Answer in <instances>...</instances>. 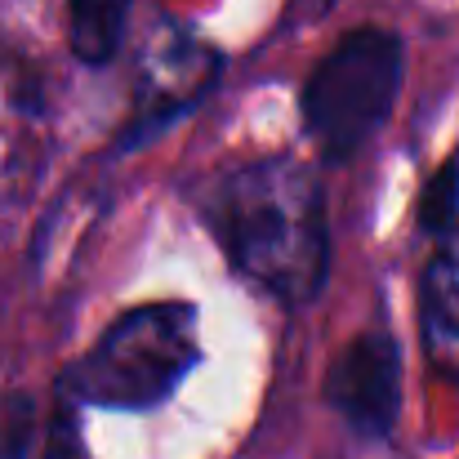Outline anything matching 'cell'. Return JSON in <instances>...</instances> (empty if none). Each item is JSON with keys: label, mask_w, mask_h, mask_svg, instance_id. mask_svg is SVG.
I'll return each mask as SVG.
<instances>
[{"label": "cell", "mask_w": 459, "mask_h": 459, "mask_svg": "<svg viewBox=\"0 0 459 459\" xmlns=\"http://www.w3.org/2000/svg\"><path fill=\"white\" fill-rule=\"evenodd\" d=\"M201 210L237 273L286 304H307L330 268L325 196L295 156H259L205 187Z\"/></svg>", "instance_id": "1"}, {"label": "cell", "mask_w": 459, "mask_h": 459, "mask_svg": "<svg viewBox=\"0 0 459 459\" xmlns=\"http://www.w3.org/2000/svg\"><path fill=\"white\" fill-rule=\"evenodd\" d=\"M196 361V307L165 299L130 307L63 375V397L103 411H152L192 375Z\"/></svg>", "instance_id": "2"}, {"label": "cell", "mask_w": 459, "mask_h": 459, "mask_svg": "<svg viewBox=\"0 0 459 459\" xmlns=\"http://www.w3.org/2000/svg\"><path fill=\"white\" fill-rule=\"evenodd\" d=\"M406 49L384 27L348 31L307 76L304 85V134L330 160L361 152L370 134L388 121L402 90Z\"/></svg>", "instance_id": "3"}, {"label": "cell", "mask_w": 459, "mask_h": 459, "mask_svg": "<svg viewBox=\"0 0 459 459\" xmlns=\"http://www.w3.org/2000/svg\"><path fill=\"white\" fill-rule=\"evenodd\" d=\"M325 402L361 433L384 437L402 406V348L388 330L357 334L325 375Z\"/></svg>", "instance_id": "4"}, {"label": "cell", "mask_w": 459, "mask_h": 459, "mask_svg": "<svg viewBox=\"0 0 459 459\" xmlns=\"http://www.w3.org/2000/svg\"><path fill=\"white\" fill-rule=\"evenodd\" d=\"M420 330L437 375L459 384V223L437 237L420 281Z\"/></svg>", "instance_id": "5"}, {"label": "cell", "mask_w": 459, "mask_h": 459, "mask_svg": "<svg viewBox=\"0 0 459 459\" xmlns=\"http://www.w3.org/2000/svg\"><path fill=\"white\" fill-rule=\"evenodd\" d=\"M130 0H67V36L81 63H108L126 40Z\"/></svg>", "instance_id": "6"}, {"label": "cell", "mask_w": 459, "mask_h": 459, "mask_svg": "<svg viewBox=\"0 0 459 459\" xmlns=\"http://www.w3.org/2000/svg\"><path fill=\"white\" fill-rule=\"evenodd\" d=\"M455 214H459V160H446L433 183L424 187V201H420V223L429 232H451L455 228Z\"/></svg>", "instance_id": "7"}]
</instances>
